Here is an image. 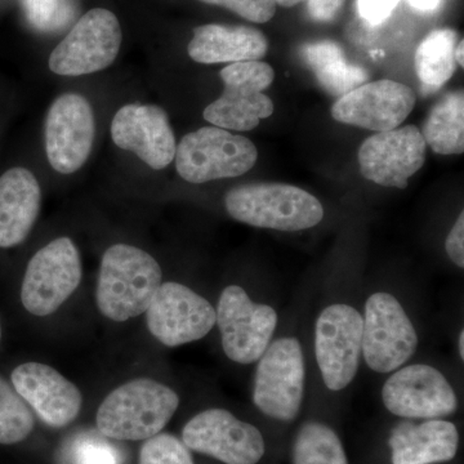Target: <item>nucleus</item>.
<instances>
[{
    "instance_id": "nucleus-1",
    "label": "nucleus",
    "mask_w": 464,
    "mask_h": 464,
    "mask_svg": "<svg viewBox=\"0 0 464 464\" xmlns=\"http://www.w3.org/2000/svg\"><path fill=\"white\" fill-rule=\"evenodd\" d=\"M161 279L160 266L151 255L137 246L115 244L101 261L97 306L112 322H127L146 313Z\"/></svg>"
},
{
    "instance_id": "nucleus-2",
    "label": "nucleus",
    "mask_w": 464,
    "mask_h": 464,
    "mask_svg": "<svg viewBox=\"0 0 464 464\" xmlns=\"http://www.w3.org/2000/svg\"><path fill=\"white\" fill-rule=\"evenodd\" d=\"M179 406V395L166 384L139 378L106 396L97 411V430L116 441L149 440L163 431Z\"/></svg>"
},
{
    "instance_id": "nucleus-3",
    "label": "nucleus",
    "mask_w": 464,
    "mask_h": 464,
    "mask_svg": "<svg viewBox=\"0 0 464 464\" xmlns=\"http://www.w3.org/2000/svg\"><path fill=\"white\" fill-rule=\"evenodd\" d=\"M228 215L253 227L295 232L315 227L324 208L316 197L285 183H256L227 192Z\"/></svg>"
},
{
    "instance_id": "nucleus-4",
    "label": "nucleus",
    "mask_w": 464,
    "mask_h": 464,
    "mask_svg": "<svg viewBox=\"0 0 464 464\" xmlns=\"http://www.w3.org/2000/svg\"><path fill=\"white\" fill-rule=\"evenodd\" d=\"M306 387V364L301 342L284 337L271 342L259 357L252 399L273 420L290 422L298 417Z\"/></svg>"
},
{
    "instance_id": "nucleus-5",
    "label": "nucleus",
    "mask_w": 464,
    "mask_h": 464,
    "mask_svg": "<svg viewBox=\"0 0 464 464\" xmlns=\"http://www.w3.org/2000/svg\"><path fill=\"white\" fill-rule=\"evenodd\" d=\"M257 158L250 140L218 127H203L183 136L174 157L177 172L195 185L239 177L255 167Z\"/></svg>"
},
{
    "instance_id": "nucleus-6",
    "label": "nucleus",
    "mask_w": 464,
    "mask_h": 464,
    "mask_svg": "<svg viewBox=\"0 0 464 464\" xmlns=\"http://www.w3.org/2000/svg\"><path fill=\"white\" fill-rule=\"evenodd\" d=\"M219 75L225 90L218 100L204 110L208 123L226 130L246 132L258 127L262 119L274 114V102L264 93L275 79L274 69L268 63H230Z\"/></svg>"
},
{
    "instance_id": "nucleus-7",
    "label": "nucleus",
    "mask_w": 464,
    "mask_h": 464,
    "mask_svg": "<svg viewBox=\"0 0 464 464\" xmlns=\"http://www.w3.org/2000/svg\"><path fill=\"white\" fill-rule=\"evenodd\" d=\"M418 347L411 317L395 295L377 292L366 299L362 316V356L377 373L398 371Z\"/></svg>"
},
{
    "instance_id": "nucleus-8",
    "label": "nucleus",
    "mask_w": 464,
    "mask_h": 464,
    "mask_svg": "<svg viewBox=\"0 0 464 464\" xmlns=\"http://www.w3.org/2000/svg\"><path fill=\"white\" fill-rule=\"evenodd\" d=\"M83 275L74 241L63 237L39 249L27 265L21 302L30 314L48 316L78 289Z\"/></svg>"
},
{
    "instance_id": "nucleus-9",
    "label": "nucleus",
    "mask_w": 464,
    "mask_h": 464,
    "mask_svg": "<svg viewBox=\"0 0 464 464\" xmlns=\"http://www.w3.org/2000/svg\"><path fill=\"white\" fill-rule=\"evenodd\" d=\"M121 39V24L111 11L91 9L52 51L48 65L53 74L61 76L99 72L114 63Z\"/></svg>"
},
{
    "instance_id": "nucleus-10",
    "label": "nucleus",
    "mask_w": 464,
    "mask_h": 464,
    "mask_svg": "<svg viewBox=\"0 0 464 464\" xmlns=\"http://www.w3.org/2000/svg\"><path fill=\"white\" fill-rule=\"evenodd\" d=\"M216 315L226 356L237 364L257 362L276 331V311L252 301L241 286L230 285L219 297Z\"/></svg>"
},
{
    "instance_id": "nucleus-11",
    "label": "nucleus",
    "mask_w": 464,
    "mask_h": 464,
    "mask_svg": "<svg viewBox=\"0 0 464 464\" xmlns=\"http://www.w3.org/2000/svg\"><path fill=\"white\" fill-rule=\"evenodd\" d=\"M315 355L329 390L350 386L362 355V315L356 308L346 304L324 308L316 320Z\"/></svg>"
},
{
    "instance_id": "nucleus-12",
    "label": "nucleus",
    "mask_w": 464,
    "mask_h": 464,
    "mask_svg": "<svg viewBox=\"0 0 464 464\" xmlns=\"http://www.w3.org/2000/svg\"><path fill=\"white\" fill-rule=\"evenodd\" d=\"M182 442L190 450L225 464H257L266 453L257 427L225 409H208L192 417L183 427Z\"/></svg>"
},
{
    "instance_id": "nucleus-13",
    "label": "nucleus",
    "mask_w": 464,
    "mask_h": 464,
    "mask_svg": "<svg viewBox=\"0 0 464 464\" xmlns=\"http://www.w3.org/2000/svg\"><path fill=\"white\" fill-rule=\"evenodd\" d=\"M216 308L179 283L161 284L146 310V324L155 340L179 347L206 337L216 325Z\"/></svg>"
},
{
    "instance_id": "nucleus-14",
    "label": "nucleus",
    "mask_w": 464,
    "mask_h": 464,
    "mask_svg": "<svg viewBox=\"0 0 464 464\" xmlns=\"http://www.w3.org/2000/svg\"><path fill=\"white\" fill-rule=\"evenodd\" d=\"M387 411L405 420H442L456 413V391L445 375L427 364L399 368L382 389Z\"/></svg>"
},
{
    "instance_id": "nucleus-15",
    "label": "nucleus",
    "mask_w": 464,
    "mask_h": 464,
    "mask_svg": "<svg viewBox=\"0 0 464 464\" xmlns=\"http://www.w3.org/2000/svg\"><path fill=\"white\" fill-rule=\"evenodd\" d=\"M96 134L93 109L81 94L65 93L52 102L45 119V151L56 172L72 174L90 158Z\"/></svg>"
},
{
    "instance_id": "nucleus-16",
    "label": "nucleus",
    "mask_w": 464,
    "mask_h": 464,
    "mask_svg": "<svg viewBox=\"0 0 464 464\" xmlns=\"http://www.w3.org/2000/svg\"><path fill=\"white\" fill-rule=\"evenodd\" d=\"M427 145L415 125L369 137L359 150L362 176L384 188H405L426 161Z\"/></svg>"
},
{
    "instance_id": "nucleus-17",
    "label": "nucleus",
    "mask_w": 464,
    "mask_h": 464,
    "mask_svg": "<svg viewBox=\"0 0 464 464\" xmlns=\"http://www.w3.org/2000/svg\"><path fill=\"white\" fill-rule=\"evenodd\" d=\"M415 102L417 97L408 85L383 79L343 94L333 105L332 116L340 123L387 132L404 123Z\"/></svg>"
},
{
    "instance_id": "nucleus-18",
    "label": "nucleus",
    "mask_w": 464,
    "mask_h": 464,
    "mask_svg": "<svg viewBox=\"0 0 464 464\" xmlns=\"http://www.w3.org/2000/svg\"><path fill=\"white\" fill-rule=\"evenodd\" d=\"M111 139L154 170L164 169L176 157V137L160 106L130 103L119 109L111 121Z\"/></svg>"
},
{
    "instance_id": "nucleus-19",
    "label": "nucleus",
    "mask_w": 464,
    "mask_h": 464,
    "mask_svg": "<svg viewBox=\"0 0 464 464\" xmlns=\"http://www.w3.org/2000/svg\"><path fill=\"white\" fill-rule=\"evenodd\" d=\"M11 380L18 395L50 427L63 429L81 413V391L50 365L25 362L12 372Z\"/></svg>"
},
{
    "instance_id": "nucleus-20",
    "label": "nucleus",
    "mask_w": 464,
    "mask_h": 464,
    "mask_svg": "<svg viewBox=\"0 0 464 464\" xmlns=\"http://www.w3.org/2000/svg\"><path fill=\"white\" fill-rule=\"evenodd\" d=\"M392 464H436L454 459L459 448L456 424L444 420H405L391 432Z\"/></svg>"
},
{
    "instance_id": "nucleus-21",
    "label": "nucleus",
    "mask_w": 464,
    "mask_h": 464,
    "mask_svg": "<svg viewBox=\"0 0 464 464\" xmlns=\"http://www.w3.org/2000/svg\"><path fill=\"white\" fill-rule=\"evenodd\" d=\"M42 190L26 168H12L0 176V248L23 243L41 212Z\"/></svg>"
},
{
    "instance_id": "nucleus-22",
    "label": "nucleus",
    "mask_w": 464,
    "mask_h": 464,
    "mask_svg": "<svg viewBox=\"0 0 464 464\" xmlns=\"http://www.w3.org/2000/svg\"><path fill=\"white\" fill-rule=\"evenodd\" d=\"M267 50V38L256 27L221 24L195 27L188 47V56L206 65L259 61Z\"/></svg>"
},
{
    "instance_id": "nucleus-23",
    "label": "nucleus",
    "mask_w": 464,
    "mask_h": 464,
    "mask_svg": "<svg viewBox=\"0 0 464 464\" xmlns=\"http://www.w3.org/2000/svg\"><path fill=\"white\" fill-rule=\"evenodd\" d=\"M301 54L319 84L332 96L342 97L368 81V72L360 66L348 63L343 51L335 43L304 44Z\"/></svg>"
},
{
    "instance_id": "nucleus-24",
    "label": "nucleus",
    "mask_w": 464,
    "mask_h": 464,
    "mask_svg": "<svg viewBox=\"0 0 464 464\" xmlns=\"http://www.w3.org/2000/svg\"><path fill=\"white\" fill-rule=\"evenodd\" d=\"M422 133L426 145L441 155H459L464 150L463 92L447 94L433 106Z\"/></svg>"
},
{
    "instance_id": "nucleus-25",
    "label": "nucleus",
    "mask_w": 464,
    "mask_h": 464,
    "mask_svg": "<svg viewBox=\"0 0 464 464\" xmlns=\"http://www.w3.org/2000/svg\"><path fill=\"white\" fill-rule=\"evenodd\" d=\"M459 36L453 29H438L430 33L415 52V72L427 90H438L456 72L454 57Z\"/></svg>"
},
{
    "instance_id": "nucleus-26",
    "label": "nucleus",
    "mask_w": 464,
    "mask_h": 464,
    "mask_svg": "<svg viewBox=\"0 0 464 464\" xmlns=\"http://www.w3.org/2000/svg\"><path fill=\"white\" fill-rule=\"evenodd\" d=\"M292 464H348L340 436L322 422H307L293 441Z\"/></svg>"
},
{
    "instance_id": "nucleus-27",
    "label": "nucleus",
    "mask_w": 464,
    "mask_h": 464,
    "mask_svg": "<svg viewBox=\"0 0 464 464\" xmlns=\"http://www.w3.org/2000/svg\"><path fill=\"white\" fill-rule=\"evenodd\" d=\"M63 464H125V453L114 440L97 431L72 436L61 451Z\"/></svg>"
},
{
    "instance_id": "nucleus-28",
    "label": "nucleus",
    "mask_w": 464,
    "mask_h": 464,
    "mask_svg": "<svg viewBox=\"0 0 464 464\" xmlns=\"http://www.w3.org/2000/svg\"><path fill=\"white\" fill-rule=\"evenodd\" d=\"M34 426L32 409L17 391L0 377V444L24 441L33 432Z\"/></svg>"
},
{
    "instance_id": "nucleus-29",
    "label": "nucleus",
    "mask_w": 464,
    "mask_h": 464,
    "mask_svg": "<svg viewBox=\"0 0 464 464\" xmlns=\"http://www.w3.org/2000/svg\"><path fill=\"white\" fill-rule=\"evenodd\" d=\"M140 464H195L190 449L170 433H159L143 444Z\"/></svg>"
},
{
    "instance_id": "nucleus-30",
    "label": "nucleus",
    "mask_w": 464,
    "mask_h": 464,
    "mask_svg": "<svg viewBox=\"0 0 464 464\" xmlns=\"http://www.w3.org/2000/svg\"><path fill=\"white\" fill-rule=\"evenodd\" d=\"M30 23L38 29L50 30L66 25L72 20V0H23Z\"/></svg>"
},
{
    "instance_id": "nucleus-31",
    "label": "nucleus",
    "mask_w": 464,
    "mask_h": 464,
    "mask_svg": "<svg viewBox=\"0 0 464 464\" xmlns=\"http://www.w3.org/2000/svg\"><path fill=\"white\" fill-rule=\"evenodd\" d=\"M207 5L230 9L250 23L266 24L276 14L274 0H200Z\"/></svg>"
},
{
    "instance_id": "nucleus-32",
    "label": "nucleus",
    "mask_w": 464,
    "mask_h": 464,
    "mask_svg": "<svg viewBox=\"0 0 464 464\" xmlns=\"http://www.w3.org/2000/svg\"><path fill=\"white\" fill-rule=\"evenodd\" d=\"M400 0H357L360 16L371 25H380L398 7Z\"/></svg>"
},
{
    "instance_id": "nucleus-33",
    "label": "nucleus",
    "mask_w": 464,
    "mask_h": 464,
    "mask_svg": "<svg viewBox=\"0 0 464 464\" xmlns=\"http://www.w3.org/2000/svg\"><path fill=\"white\" fill-rule=\"evenodd\" d=\"M445 249L449 258L458 267H464V213L460 212L456 224L449 232L447 241H445Z\"/></svg>"
},
{
    "instance_id": "nucleus-34",
    "label": "nucleus",
    "mask_w": 464,
    "mask_h": 464,
    "mask_svg": "<svg viewBox=\"0 0 464 464\" xmlns=\"http://www.w3.org/2000/svg\"><path fill=\"white\" fill-rule=\"evenodd\" d=\"M346 0H307L308 14L314 20L328 23L337 16Z\"/></svg>"
},
{
    "instance_id": "nucleus-35",
    "label": "nucleus",
    "mask_w": 464,
    "mask_h": 464,
    "mask_svg": "<svg viewBox=\"0 0 464 464\" xmlns=\"http://www.w3.org/2000/svg\"><path fill=\"white\" fill-rule=\"evenodd\" d=\"M408 3L417 11L431 12L439 7L440 0H408Z\"/></svg>"
},
{
    "instance_id": "nucleus-36",
    "label": "nucleus",
    "mask_w": 464,
    "mask_h": 464,
    "mask_svg": "<svg viewBox=\"0 0 464 464\" xmlns=\"http://www.w3.org/2000/svg\"><path fill=\"white\" fill-rule=\"evenodd\" d=\"M463 44H464V42L463 41H459V43H458L456 51H454V57H456L457 63L460 67L464 66Z\"/></svg>"
},
{
    "instance_id": "nucleus-37",
    "label": "nucleus",
    "mask_w": 464,
    "mask_h": 464,
    "mask_svg": "<svg viewBox=\"0 0 464 464\" xmlns=\"http://www.w3.org/2000/svg\"><path fill=\"white\" fill-rule=\"evenodd\" d=\"M276 5H282V7L290 8L304 2V0H274Z\"/></svg>"
},
{
    "instance_id": "nucleus-38",
    "label": "nucleus",
    "mask_w": 464,
    "mask_h": 464,
    "mask_svg": "<svg viewBox=\"0 0 464 464\" xmlns=\"http://www.w3.org/2000/svg\"><path fill=\"white\" fill-rule=\"evenodd\" d=\"M458 353H459L460 359H464V332L459 333L458 337Z\"/></svg>"
},
{
    "instance_id": "nucleus-39",
    "label": "nucleus",
    "mask_w": 464,
    "mask_h": 464,
    "mask_svg": "<svg viewBox=\"0 0 464 464\" xmlns=\"http://www.w3.org/2000/svg\"><path fill=\"white\" fill-rule=\"evenodd\" d=\"M0 341H2V325H0Z\"/></svg>"
}]
</instances>
